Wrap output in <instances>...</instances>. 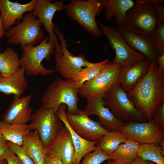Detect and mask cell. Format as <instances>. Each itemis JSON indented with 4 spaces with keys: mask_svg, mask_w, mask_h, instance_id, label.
<instances>
[{
    "mask_svg": "<svg viewBox=\"0 0 164 164\" xmlns=\"http://www.w3.org/2000/svg\"><path fill=\"white\" fill-rule=\"evenodd\" d=\"M111 63L107 59L101 62L93 63L91 66L82 68L72 79L78 88L84 82L96 77Z\"/></svg>",
    "mask_w": 164,
    "mask_h": 164,
    "instance_id": "f1b7e54d",
    "label": "cell"
},
{
    "mask_svg": "<svg viewBox=\"0 0 164 164\" xmlns=\"http://www.w3.org/2000/svg\"><path fill=\"white\" fill-rule=\"evenodd\" d=\"M0 164H7L6 160L1 156H0Z\"/></svg>",
    "mask_w": 164,
    "mask_h": 164,
    "instance_id": "ee69618b",
    "label": "cell"
},
{
    "mask_svg": "<svg viewBox=\"0 0 164 164\" xmlns=\"http://www.w3.org/2000/svg\"><path fill=\"white\" fill-rule=\"evenodd\" d=\"M87 104L84 110L89 116L96 115L98 117V122L105 129L108 131H118L125 124L116 118L105 105L102 98L86 99Z\"/></svg>",
    "mask_w": 164,
    "mask_h": 164,
    "instance_id": "e0dca14e",
    "label": "cell"
},
{
    "mask_svg": "<svg viewBox=\"0 0 164 164\" xmlns=\"http://www.w3.org/2000/svg\"><path fill=\"white\" fill-rule=\"evenodd\" d=\"M151 61L146 57L143 60L131 65L122 66L119 80L123 89L127 93L147 73Z\"/></svg>",
    "mask_w": 164,
    "mask_h": 164,
    "instance_id": "44dd1931",
    "label": "cell"
},
{
    "mask_svg": "<svg viewBox=\"0 0 164 164\" xmlns=\"http://www.w3.org/2000/svg\"><path fill=\"white\" fill-rule=\"evenodd\" d=\"M154 42L155 53L160 56L164 53V23L159 22L157 29L152 36Z\"/></svg>",
    "mask_w": 164,
    "mask_h": 164,
    "instance_id": "1f68e13d",
    "label": "cell"
},
{
    "mask_svg": "<svg viewBox=\"0 0 164 164\" xmlns=\"http://www.w3.org/2000/svg\"><path fill=\"white\" fill-rule=\"evenodd\" d=\"M6 30L3 25L0 16V39L5 36Z\"/></svg>",
    "mask_w": 164,
    "mask_h": 164,
    "instance_id": "60d3db41",
    "label": "cell"
},
{
    "mask_svg": "<svg viewBox=\"0 0 164 164\" xmlns=\"http://www.w3.org/2000/svg\"><path fill=\"white\" fill-rule=\"evenodd\" d=\"M7 142L9 148L15 152L24 164H35L22 146L10 142Z\"/></svg>",
    "mask_w": 164,
    "mask_h": 164,
    "instance_id": "d6a6232c",
    "label": "cell"
},
{
    "mask_svg": "<svg viewBox=\"0 0 164 164\" xmlns=\"http://www.w3.org/2000/svg\"><path fill=\"white\" fill-rule=\"evenodd\" d=\"M9 148L7 141L0 133V156H1Z\"/></svg>",
    "mask_w": 164,
    "mask_h": 164,
    "instance_id": "8d00e7d4",
    "label": "cell"
},
{
    "mask_svg": "<svg viewBox=\"0 0 164 164\" xmlns=\"http://www.w3.org/2000/svg\"><path fill=\"white\" fill-rule=\"evenodd\" d=\"M78 88L72 79L64 80L57 77L50 84L41 98L42 104L46 109H52L56 112L59 106L65 104L66 112L77 114L78 108Z\"/></svg>",
    "mask_w": 164,
    "mask_h": 164,
    "instance_id": "7a4b0ae2",
    "label": "cell"
},
{
    "mask_svg": "<svg viewBox=\"0 0 164 164\" xmlns=\"http://www.w3.org/2000/svg\"><path fill=\"white\" fill-rule=\"evenodd\" d=\"M139 145L136 141L128 138L124 143L119 145L110 155L112 159L123 164H130L137 156Z\"/></svg>",
    "mask_w": 164,
    "mask_h": 164,
    "instance_id": "d4e9b609",
    "label": "cell"
},
{
    "mask_svg": "<svg viewBox=\"0 0 164 164\" xmlns=\"http://www.w3.org/2000/svg\"><path fill=\"white\" fill-rule=\"evenodd\" d=\"M115 28L121 32L126 43L132 49L138 51L151 62H156L157 56L155 53L152 37L130 32L117 26Z\"/></svg>",
    "mask_w": 164,
    "mask_h": 164,
    "instance_id": "ffe728a7",
    "label": "cell"
},
{
    "mask_svg": "<svg viewBox=\"0 0 164 164\" xmlns=\"http://www.w3.org/2000/svg\"><path fill=\"white\" fill-rule=\"evenodd\" d=\"M122 66L111 63L92 79L85 82L78 88L83 98H102L110 88L119 81Z\"/></svg>",
    "mask_w": 164,
    "mask_h": 164,
    "instance_id": "ba28073f",
    "label": "cell"
},
{
    "mask_svg": "<svg viewBox=\"0 0 164 164\" xmlns=\"http://www.w3.org/2000/svg\"><path fill=\"white\" fill-rule=\"evenodd\" d=\"M46 164H64L60 160L50 158L46 155Z\"/></svg>",
    "mask_w": 164,
    "mask_h": 164,
    "instance_id": "ab89813d",
    "label": "cell"
},
{
    "mask_svg": "<svg viewBox=\"0 0 164 164\" xmlns=\"http://www.w3.org/2000/svg\"><path fill=\"white\" fill-rule=\"evenodd\" d=\"M67 121L73 130L84 139L91 142L98 141L108 131L98 121H94L86 115L83 110L77 114L66 113Z\"/></svg>",
    "mask_w": 164,
    "mask_h": 164,
    "instance_id": "5bb4252c",
    "label": "cell"
},
{
    "mask_svg": "<svg viewBox=\"0 0 164 164\" xmlns=\"http://www.w3.org/2000/svg\"><path fill=\"white\" fill-rule=\"evenodd\" d=\"M54 32L57 35L61 44L60 51L55 50V71L60 73L66 79H72L83 67L91 66L93 63L86 60L84 54L76 56L69 51L64 35L57 26H54Z\"/></svg>",
    "mask_w": 164,
    "mask_h": 164,
    "instance_id": "8fae6325",
    "label": "cell"
},
{
    "mask_svg": "<svg viewBox=\"0 0 164 164\" xmlns=\"http://www.w3.org/2000/svg\"><path fill=\"white\" fill-rule=\"evenodd\" d=\"M137 155L145 160L156 164H164V158L161 148L158 144L145 143L140 145Z\"/></svg>",
    "mask_w": 164,
    "mask_h": 164,
    "instance_id": "f546056e",
    "label": "cell"
},
{
    "mask_svg": "<svg viewBox=\"0 0 164 164\" xmlns=\"http://www.w3.org/2000/svg\"><path fill=\"white\" fill-rule=\"evenodd\" d=\"M21 48L22 52L20 58V66L24 68L27 75L46 76L55 71L45 68L41 63L43 60L50 59L56 48L55 42L47 36L37 46H27Z\"/></svg>",
    "mask_w": 164,
    "mask_h": 164,
    "instance_id": "277c9868",
    "label": "cell"
},
{
    "mask_svg": "<svg viewBox=\"0 0 164 164\" xmlns=\"http://www.w3.org/2000/svg\"><path fill=\"white\" fill-rule=\"evenodd\" d=\"M155 13L159 22L164 23V4L158 2L154 4Z\"/></svg>",
    "mask_w": 164,
    "mask_h": 164,
    "instance_id": "d590c367",
    "label": "cell"
},
{
    "mask_svg": "<svg viewBox=\"0 0 164 164\" xmlns=\"http://www.w3.org/2000/svg\"><path fill=\"white\" fill-rule=\"evenodd\" d=\"M105 11L106 21L111 22L115 19L117 26H122L127 11L133 7L135 2L132 0H100Z\"/></svg>",
    "mask_w": 164,
    "mask_h": 164,
    "instance_id": "7402d4cb",
    "label": "cell"
},
{
    "mask_svg": "<svg viewBox=\"0 0 164 164\" xmlns=\"http://www.w3.org/2000/svg\"><path fill=\"white\" fill-rule=\"evenodd\" d=\"M130 164H155L153 162L145 160L141 157L137 156L135 160Z\"/></svg>",
    "mask_w": 164,
    "mask_h": 164,
    "instance_id": "f35d334b",
    "label": "cell"
},
{
    "mask_svg": "<svg viewBox=\"0 0 164 164\" xmlns=\"http://www.w3.org/2000/svg\"><path fill=\"white\" fill-rule=\"evenodd\" d=\"M128 138L139 145L145 143L159 144L164 139V131L152 119L144 122L125 123L118 129Z\"/></svg>",
    "mask_w": 164,
    "mask_h": 164,
    "instance_id": "7c38bea8",
    "label": "cell"
},
{
    "mask_svg": "<svg viewBox=\"0 0 164 164\" xmlns=\"http://www.w3.org/2000/svg\"><path fill=\"white\" fill-rule=\"evenodd\" d=\"M42 25L32 12H29L21 22L6 31L5 36L8 39L7 43L8 45H20L21 47L35 46L45 38Z\"/></svg>",
    "mask_w": 164,
    "mask_h": 164,
    "instance_id": "52a82bcc",
    "label": "cell"
},
{
    "mask_svg": "<svg viewBox=\"0 0 164 164\" xmlns=\"http://www.w3.org/2000/svg\"><path fill=\"white\" fill-rule=\"evenodd\" d=\"M152 118L161 129H164V103L158 106L152 115Z\"/></svg>",
    "mask_w": 164,
    "mask_h": 164,
    "instance_id": "836d02e7",
    "label": "cell"
},
{
    "mask_svg": "<svg viewBox=\"0 0 164 164\" xmlns=\"http://www.w3.org/2000/svg\"><path fill=\"white\" fill-rule=\"evenodd\" d=\"M51 0H36V5L32 11V15L37 17L48 33L49 38L53 41L56 45V50H60V45L54 30L53 18L55 12L64 9L63 0L56 1L52 2Z\"/></svg>",
    "mask_w": 164,
    "mask_h": 164,
    "instance_id": "9a60e30c",
    "label": "cell"
},
{
    "mask_svg": "<svg viewBox=\"0 0 164 164\" xmlns=\"http://www.w3.org/2000/svg\"><path fill=\"white\" fill-rule=\"evenodd\" d=\"M128 139L124 134L118 131H108L98 141L97 145L110 155L120 144L125 142Z\"/></svg>",
    "mask_w": 164,
    "mask_h": 164,
    "instance_id": "83f0119b",
    "label": "cell"
},
{
    "mask_svg": "<svg viewBox=\"0 0 164 164\" xmlns=\"http://www.w3.org/2000/svg\"><path fill=\"white\" fill-rule=\"evenodd\" d=\"M1 156L6 160L7 164H24L15 152L9 148Z\"/></svg>",
    "mask_w": 164,
    "mask_h": 164,
    "instance_id": "e575fe53",
    "label": "cell"
},
{
    "mask_svg": "<svg viewBox=\"0 0 164 164\" xmlns=\"http://www.w3.org/2000/svg\"><path fill=\"white\" fill-rule=\"evenodd\" d=\"M20 58L17 52L8 47L0 55V74L4 77L14 73L19 68Z\"/></svg>",
    "mask_w": 164,
    "mask_h": 164,
    "instance_id": "4316f807",
    "label": "cell"
},
{
    "mask_svg": "<svg viewBox=\"0 0 164 164\" xmlns=\"http://www.w3.org/2000/svg\"><path fill=\"white\" fill-rule=\"evenodd\" d=\"M164 74L159 72L156 62H151L146 74L127 93L148 121L152 119L156 108L164 103Z\"/></svg>",
    "mask_w": 164,
    "mask_h": 164,
    "instance_id": "6da1fadb",
    "label": "cell"
},
{
    "mask_svg": "<svg viewBox=\"0 0 164 164\" xmlns=\"http://www.w3.org/2000/svg\"><path fill=\"white\" fill-rule=\"evenodd\" d=\"M22 146L35 164H46L44 146L36 131L24 136Z\"/></svg>",
    "mask_w": 164,
    "mask_h": 164,
    "instance_id": "cb8c5ba5",
    "label": "cell"
},
{
    "mask_svg": "<svg viewBox=\"0 0 164 164\" xmlns=\"http://www.w3.org/2000/svg\"><path fill=\"white\" fill-rule=\"evenodd\" d=\"M93 152L87 153L84 157L80 164H101L104 161L112 158L109 155L103 152L98 146Z\"/></svg>",
    "mask_w": 164,
    "mask_h": 164,
    "instance_id": "4dcf8cb0",
    "label": "cell"
},
{
    "mask_svg": "<svg viewBox=\"0 0 164 164\" xmlns=\"http://www.w3.org/2000/svg\"><path fill=\"white\" fill-rule=\"evenodd\" d=\"M127 12L122 27L130 32L152 37L159 22L154 4L136 0Z\"/></svg>",
    "mask_w": 164,
    "mask_h": 164,
    "instance_id": "3957f363",
    "label": "cell"
},
{
    "mask_svg": "<svg viewBox=\"0 0 164 164\" xmlns=\"http://www.w3.org/2000/svg\"><path fill=\"white\" fill-rule=\"evenodd\" d=\"M67 108L65 104H60L56 112L57 116L69 130L75 151L73 164H80L82 159L88 153L94 151L98 141L91 142L86 140L79 136L72 129L69 123L66 116Z\"/></svg>",
    "mask_w": 164,
    "mask_h": 164,
    "instance_id": "ac0fdd59",
    "label": "cell"
},
{
    "mask_svg": "<svg viewBox=\"0 0 164 164\" xmlns=\"http://www.w3.org/2000/svg\"><path fill=\"white\" fill-rule=\"evenodd\" d=\"M103 9L100 0H72L64 6L68 16L95 37L102 35L95 17L100 15Z\"/></svg>",
    "mask_w": 164,
    "mask_h": 164,
    "instance_id": "8992f818",
    "label": "cell"
},
{
    "mask_svg": "<svg viewBox=\"0 0 164 164\" xmlns=\"http://www.w3.org/2000/svg\"><path fill=\"white\" fill-rule=\"evenodd\" d=\"M44 149L46 156L59 159L64 164H73L75 151L70 133L65 126Z\"/></svg>",
    "mask_w": 164,
    "mask_h": 164,
    "instance_id": "4fadbf2b",
    "label": "cell"
},
{
    "mask_svg": "<svg viewBox=\"0 0 164 164\" xmlns=\"http://www.w3.org/2000/svg\"><path fill=\"white\" fill-rule=\"evenodd\" d=\"M25 74L24 68L21 67L9 76L4 77L0 74V92L5 95L21 96L28 86Z\"/></svg>",
    "mask_w": 164,
    "mask_h": 164,
    "instance_id": "603a6c76",
    "label": "cell"
},
{
    "mask_svg": "<svg viewBox=\"0 0 164 164\" xmlns=\"http://www.w3.org/2000/svg\"><path fill=\"white\" fill-rule=\"evenodd\" d=\"M56 112L52 109H46L42 105L32 114L31 122L27 125L29 131L37 132L44 147L48 145L64 127Z\"/></svg>",
    "mask_w": 164,
    "mask_h": 164,
    "instance_id": "30bf717a",
    "label": "cell"
},
{
    "mask_svg": "<svg viewBox=\"0 0 164 164\" xmlns=\"http://www.w3.org/2000/svg\"><path fill=\"white\" fill-rule=\"evenodd\" d=\"M36 3L32 0L25 4L9 0H0V16L6 31L13 26L16 20L21 18L24 13L32 12Z\"/></svg>",
    "mask_w": 164,
    "mask_h": 164,
    "instance_id": "d6986e66",
    "label": "cell"
},
{
    "mask_svg": "<svg viewBox=\"0 0 164 164\" xmlns=\"http://www.w3.org/2000/svg\"><path fill=\"white\" fill-rule=\"evenodd\" d=\"M27 125L10 124L0 120V133L7 141L22 146L24 136L29 131Z\"/></svg>",
    "mask_w": 164,
    "mask_h": 164,
    "instance_id": "484cf974",
    "label": "cell"
},
{
    "mask_svg": "<svg viewBox=\"0 0 164 164\" xmlns=\"http://www.w3.org/2000/svg\"><path fill=\"white\" fill-rule=\"evenodd\" d=\"M156 63L159 72L164 73V53L157 56Z\"/></svg>",
    "mask_w": 164,
    "mask_h": 164,
    "instance_id": "74e56055",
    "label": "cell"
},
{
    "mask_svg": "<svg viewBox=\"0 0 164 164\" xmlns=\"http://www.w3.org/2000/svg\"><path fill=\"white\" fill-rule=\"evenodd\" d=\"M106 164H123L117 162L113 159H111L108 160Z\"/></svg>",
    "mask_w": 164,
    "mask_h": 164,
    "instance_id": "7bdbcfd3",
    "label": "cell"
},
{
    "mask_svg": "<svg viewBox=\"0 0 164 164\" xmlns=\"http://www.w3.org/2000/svg\"><path fill=\"white\" fill-rule=\"evenodd\" d=\"M32 95L14 96L8 109L3 114L2 121L10 124H25L30 120L32 114L30 105Z\"/></svg>",
    "mask_w": 164,
    "mask_h": 164,
    "instance_id": "2e32d148",
    "label": "cell"
},
{
    "mask_svg": "<svg viewBox=\"0 0 164 164\" xmlns=\"http://www.w3.org/2000/svg\"><path fill=\"white\" fill-rule=\"evenodd\" d=\"M1 48H0V55L1 54Z\"/></svg>",
    "mask_w": 164,
    "mask_h": 164,
    "instance_id": "f6af8a7d",
    "label": "cell"
},
{
    "mask_svg": "<svg viewBox=\"0 0 164 164\" xmlns=\"http://www.w3.org/2000/svg\"><path fill=\"white\" fill-rule=\"evenodd\" d=\"M97 22L101 33L107 38L110 45L115 51V56L112 63L127 67L146 57L143 54L132 49L126 43L121 32L115 28L98 20Z\"/></svg>",
    "mask_w": 164,
    "mask_h": 164,
    "instance_id": "9c48e42d",
    "label": "cell"
},
{
    "mask_svg": "<svg viewBox=\"0 0 164 164\" xmlns=\"http://www.w3.org/2000/svg\"><path fill=\"white\" fill-rule=\"evenodd\" d=\"M119 81L103 97L105 106L116 118L125 123L147 121L146 118L129 99Z\"/></svg>",
    "mask_w": 164,
    "mask_h": 164,
    "instance_id": "5b68a950",
    "label": "cell"
},
{
    "mask_svg": "<svg viewBox=\"0 0 164 164\" xmlns=\"http://www.w3.org/2000/svg\"><path fill=\"white\" fill-rule=\"evenodd\" d=\"M158 144L161 148L162 155L163 156L164 155V139H162L160 142H159Z\"/></svg>",
    "mask_w": 164,
    "mask_h": 164,
    "instance_id": "b9f144b4",
    "label": "cell"
}]
</instances>
